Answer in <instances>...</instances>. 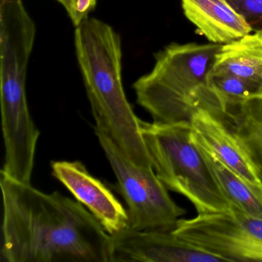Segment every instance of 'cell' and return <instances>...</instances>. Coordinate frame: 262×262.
I'll list each match as a JSON object with an SVG mask.
<instances>
[{"label": "cell", "mask_w": 262, "mask_h": 262, "mask_svg": "<svg viewBox=\"0 0 262 262\" xmlns=\"http://www.w3.org/2000/svg\"><path fill=\"white\" fill-rule=\"evenodd\" d=\"M2 262H110V234L77 200L0 172Z\"/></svg>", "instance_id": "6da1fadb"}, {"label": "cell", "mask_w": 262, "mask_h": 262, "mask_svg": "<svg viewBox=\"0 0 262 262\" xmlns=\"http://www.w3.org/2000/svg\"><path fill=\"white\" fill-rule=\"evenodd\" d=\"M74 42L95 126L102 130L135 165L153 168L141 120L124 90L119 33L106 23L89 16L76 27Z\"/></svg>", "instance_id": "7a4b0ae2"}, {"label": "cell", "mask_w": 262, "mask_h": 262, "mask_svg": "<svg viewBox=\"0 0 262 262\" xmlns=\"http://www.w3.org/2000/svg\"><path fill=\"white\" fill-rule=\"evenodd\" d=\"M221 44L171 43L155 54L148 74L133 85L136 101L153 122H191L199 108L212 98L208 77Z\"/></svg>", "instance_id": "3957f363"}, {"label": "cell", "mask_w": 262, "mask_h": 262, "mask_svg": "<svg viewBox=\"0 0 262 262\" xmlns=\"http://www.w3.org/2000/svg\"><path fill=\"white\" fill-rule=\"evenodd\" d=\"M141 129L153 169L168 190L186 198L198 214L226 211L232 207L193 139L189 122L141 120Z\"/></svg>", "instance_id": "277c9868"}, {"label": "cell", "mask_w": 262, "mask_h": 262, "mask_svg": "<svg viewBox=\"0 0 262 262\" xmlns=\"http://www.w3.org/2000/svg\"><path fill=\"white\" fill-rule=\"evenodd\" d=\"M94 129L128 207V228L172 231L185 211L173 201L154 169L135 165L102 130Z\"/></svg>", "instance_id": "5b68a950"}, {"label": "cell", "mask_w": 262, "mask_h": 262, "mask_svg": "<svg viewBox=\"0 0 262 262\" xmlns=\"http://www.w3.org/2000/svg\"><path fill=\"white\" fill-rule=\"evenodd\" d=\"M171 231L225 261H262V217L234 207L180 219Z\"/></svg>", "instance_id": "8992f818"}, {"label": "cell", "mask_w": 262, "mask_h": 262, "mask_svg": "<svg viewBox=\"0 0 262 262\" xmlns=\"http://www.w3.org/2000/svg\"><path fill=\"white\" fill-rule=\"evenodd\" d=\"M222 262V257L182 240L172 231L127 228L110 235V262Z\"/></svg>", "instance_id": "52a82bcc"}, {"label": "cell", "mask_w": 262, "mask_h": 262, "mask_svg": "<svg viewBox=\"0 0 262 262\" xmlns=\"http://www.w3.org/2000/svg\"><path fill=\"white\" fill-rule=\"evenodd\" d=\"M53 176L83 205L113 235L128 228V212L99 179L79 161L52 162Z\"/></svg>", "instance_id": "ba28073f"}, {"label": "cell", "mask_w": 262, "mask_h": 262, "mask_svg": "<svg viewBox=\"0 0 262 262\" xmlns=\"http://www.w3.org/2000/svg\"><path fill=\"white\" fill-rule=\"evenodd\" d=\"M190 124L194 134L217 159L262 198V181L257 168L225 123L206 108H199Z\"/></svg>", "instance_id": "9c48e42d"}, {"label": "cell", "mask_w": 262, "mask_h": 262, "mask_svg": "<svg viewBox=\"0 0 262 262\" xmlns=\"http://www.w3.org/2000/svg\"><path fill=\"white\" fill-rule=\"evenodd\" d=\"M185 17L212 43H229L252 30L227 0H181Z\"/></svg>", "instance_id": "30bf717a"}, {"label": "cell", "mask_w": 262, "mask_h": 262, "mask_svg": "<svg viewBox=\"0 0 262 262\" xmlns=\"http://www.w3.org/2000/svg\"><path fill=\"white\" fill-rule=\"evenodd\" d=\"M210 112L235 136L254 162L262 181V98L224 104Z\"/></svg>", "instance_id": "8fae6325"}, {"label": "cell", "mask_w": 262, "mask_h": 262, "mask_svg": "<svg viewBox=\"0 0 262 262\" xmlns=\"http://www.w3.org/2000/svg\"><path fill=\"white\" fill-rule=\"evenodd\" d=\"M211 72L236 76L262 90V32L222 45Z\"/></svg>", "instance_id": "7c38bea8"}, {"label": "cell", "mask_w": 262, "mask_h": 262, "mask_svg": "<svg viewBox=\"0 0 262 262\" xmlns=\"http://www.w3.org/2000/svg\"><path fill=\"white\" fill-rule=\"evenodd\" d=\"M192 137L203 156L213 177L231 206L253 215L262 217V198L248 184L224 165L217 156L194 134Z\"/></svg>", "instance_id": "4fadbf2b"}, {"label": "cell", "mask_w": 262, "mask_h": 262, "mask_svg": "<svg viewBox=\"0 0 262 262\" xmlns=\"http://www.w3.org/2000/svg\"><path fill=\"white\" fill-rule=\"evenodd\" d=\"M208 85L217 96V105L262 98L261 89L231 75L211 72Z\"/></svg>", "instance_id": "5bb4252c"}, {"label": "cell", "mask_w": 262, "mask_h": 262, "mask_svg": "<svg viewBox=\"0 0 262 262\" xmlns=\"http://www.w3.org/2000/svg\"><path fill=\"white\" fill-rule=\"evenodd\" d=\"M254 33L262 32V0H227Z\"/></svg>", "instance_id": "9a60e30c"}, {"label": "cell", "mask_w": 262, "mask_h": 262, "mask_svg": "<svg viewBox=\"0 0 262 262\" xmlns=\"http://www.w3.org/2000/svg\"><path fill=\"white\" fill-rule=\"evenodd\" d=\"M65 9L74 27H78L96 9L97 0H56Z\"/></svg>", "instance_id": "2e32d148"}]
</instances>
